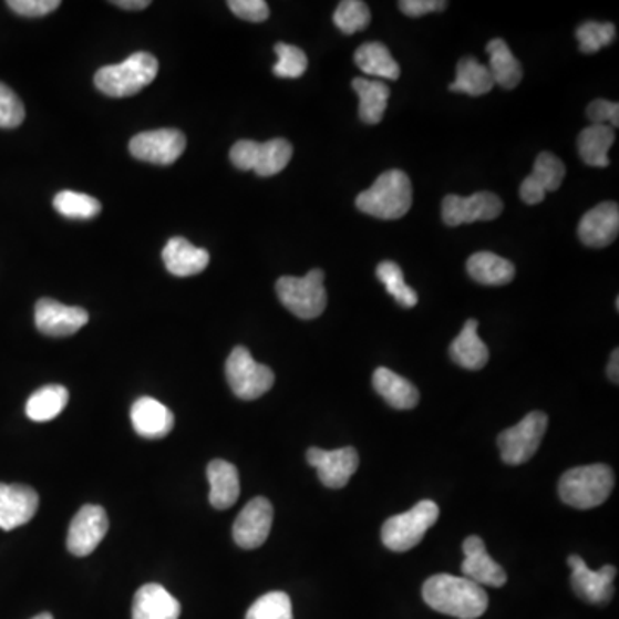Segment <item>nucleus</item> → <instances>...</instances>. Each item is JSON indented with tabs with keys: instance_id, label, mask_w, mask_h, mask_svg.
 Segmentation results:
<instances>
[{
	"instance_id": "1",
	"label": "nucleus",
	"mask_w": 619,
	"mask_h": 619,
	"mask_svg": "<svg viewBox=\"0 0 619 619\" xmlns=\"http://www.w3.org/2000/svg\"><path fill=\"white\" fill-rule=\"evenodd\" d=\"M423 600L434 611L458 619H477L487 611L488 597L484 587L465 577L434 575L423 584Z\"/></svg>"
},
{
	"instance_id": "2",
	"label": "nucleus",
	"mask_w": 619,
	"mask_h": 619,
	"mask_svg": "<svg viewBox=\"0 0 619 619\" xmlns=\"http://www.w3.org/2000/svg\"><path fill=\"white\" fill-rule=\"evenodd\" d=\"M413 188L403 171H385L357 197V208L382 220L401 219L412 208Z\"/></svg>"
},
{
	"instance_id": "3",
	"label": "nucleus",
	"mask_w": 619,
	"mask_h": 619,
	"mask_svg": "<svg viewBox=\"0 0 619 619\" xmlns=\"http://www.w3.org/2000/svg\"><path fill=\"white\" fill-rule=\"evenodd\" d=\"M615 487V474L608 465L577 466L563 475L559 481V496L568 506L577 509H592L608 499Z\"/></svg>"
},
{
	"instance_id": "4",
	"label": "nucleus",
	"mask_w": 619,
	"mask_h": 619,
	"mask_svg": "<svg viewBox=\"0 0 619 619\" xmlns=\"http://www.w3.org/2000/svg\"><path fill=\"white\" fill-rule=\"evenodd\" d=\"M158 73V61L148 52H135L116 66L96 71L95 86L114 99L136 95L151 85Z\"/></svg>"
},
{
	"instance_id": "5",
	"label": "nucleus",
	"mask_w": 619,
	"mask_h": 619,
	"mask_svg": "<svg viewBox=\"0 0 619 619\" xmlns=\"http://www.w3.org/2000/svg\"><path fill=\"white\" fill-rule=\"evenodd\" d=\"M323 279L326 274L320 269H312L303 277H281L276 285L277 297L298 319H317L328 307V291Z\"/></svg>"
},
{
	"instance_id": "6",
	"label": "nucleus",
	"mask_w": 619,
	"mask_h": 619,
	"mask_svg": "<svg viewBox=\"0 0 619 619\" xmlns=\"http://www.w3.org/2000/svg\"><path fill=\"white\" fill-rule=\"evenodd\" d=\"M439 518L437 504L434 501H420L410 512L391 516L382 527V543L394 553H406L422 543L429 528L434 527Z\"/></svg>"
},
{
	"instance_id": "7",
	"label": "nucleus",
	"mask_w": 619,
	"mask_h": 619,
	"mask_svg": "<svg viewBox=\"0 0 619 619\" xmlns=\"http://www.w3.org/2000/svg\"><path fill=\"white\" fill-rule=\"evenodd\" d=\"M226 378L235 396L239 400L254 401L262 398L272 389L276 375L262 363L255 362L250 351L236 347L226 362Z\"/></svg>"
},
{
	"instance_id": "8",
	"label": "nucleus",
	"mask_w": 619,
	"mask_h": 619,
	"mask_svg": "<svg viewBox=\"0 0 619 619\" xmlns=\"http://www.w3.org/2000/svg\"><path fill=\"white\" fill-rule=\"evenodd\" d=\"M547 415L543 412H532L515 427L501 432L497 444H499L501 458L508 465H524L537 453L544 434L547 431Z\"/></svg>"
},
{
	"instance_id": "9",
	"label": "nucleus",
	"mask_w": 619,
	"mask_h": 619,
	"mask_svg": "<svg viewBox=\"0 0 619 619\" xmlns=\"http://www.w3.org/2000/svg\"><path fill=\"white\" fill-rule=\"evenodd\" d=\"M503 200L493 192H478L472 197L447 195L443 200V220L450 227L493 220L503 214Z\"/></svg>"
},
{
	"instance_id": "10",
	"label": "nucleus",
	"mask_w": 619,
	"mask_h": 619,
	"mask_svg": "<svg viewBox=\"0 0 619 619\" xmlns=\"http://www.w3.org/2000/svg\"><path fill=\"white\" fill-rule=\"evenodd\" d=\"M568 565L571 568V587L575 594L589 605H608L615 596V578L618 569L606 565L599 571H594L577 554L569 556Z\"/></svg>"
},
{
	"instance_id": "11",
	"label": "nucleus",
	"mask_w": 619,
	"mask_h": 619,
	"mask_svg": "<svg viewBox=\"0 0 619 619\" xmlns=\"http://www.w3.org/2000/svg\"><path fill=\"white\" fill-rule=\"evenodd\" d=\"M107 530L109 518L105 509L96 504H86L71 522L68 549L76 558H85L101 546Z\"/></svg>"
},
{
	"instance_id": "12",
	"label": "nucleus",
	"mask_w": 619,
	"mask_h": 619,
	"mask_svg": "<svg viewBox=\"0 0 619 619\" xmlns=\"http://www.w3.org/2000/svg\"><path fill=\"white\" fill-rule=\"evenodd\" d=\"M186 151V136L177 130H155L140 133L130 142V152L138 161L169 166Z\"/></svg>"
},
{
	"instance_id": "13",
	"label": "nucleus",
	"mask_w": 619,
	"mask_h": 619,
	"mask_svg": "<svg viewBox=\"0 0 619 619\" xmlns=\"http://www.w3.org/2000/svg\"><path fill=\"white\" fill-rule=\"evenodd\" d=\"M307 462L317 470L320 482L326 487L341 488L357 474L360 456L354 447H341L336 451L310 447L307 451Z\"/></svg>"
},
{
	"instance_id": "14",
	"label": "nucleus",
	"mask_w": 619,
	"mask_h": 619,
	"mask_svg": "<svg viewBox=\"0 0 619 619\" xmlns=\"http://www.w3.org/2000/svg\"><path fill=\"white\" fill-rule=\"evenodd\" d=\"M90 317L85 308L68 307L52 298L37 301L35 326L42 334L51 338H66L85 328Z\"/></svg>"
},
{
	"instance_id": "15",
	"label": "nucleus",
	"mask_w": 619,
	"mask_h": 619,
	"mask_svg": "<svg viewBox=\"0 0 619 619\" xmlns=\"http://www.w3.org/2000/svg\"><path fill=\"white\" fill-rule=\"evenodd\" d=\"M272 504L266 497H255L243 508L233 527V539L243 549H257L269 539L272 528Z\"/></svg>"
},
{
	"instance_id": "16",
	"label": "nucleus",
	"mask_w": 619,
	"mask_h": 619,
	"mask_svg": "<svg viewBox=\"0 0 619 619\" xmlns=\"http://www.w3.org/2000/svg\"><path fill=\"white\" fill-rule=\"evenodd\" d=\"M39 494L23 484H0V528L9 532L30 524L39 512Z\"/></svg>"
},
{
	"instance_id": "17",
	"label": "nucleus",
	"mask_w": 619,
	"mask_h": 619,
	"mask_svg": "<svg viewBox=\"0 0 619 619\" xmlns=\"http://www.w3.org/2000/svg\"><path fill=\"white\" fill-rule=\"evenodd\" d=\"M565 176V164L550 152H543L535 161L530 176L525 177L519 186V197L527 205L540 204L547 193L559 189Z\"/></svg>"
},
{
	"instance_id": "18",
	"label": "nucleus",
	"mask_w": 619,
	"mask_h": 619,
	"mask_svg": "<svg viewBox=\"0 0 619 619\" xmlns=\"http://www.w3.org/2000/svg\"><path fill=\"white\" fill-rule=\"evenodd\" d=\"M619 207L612 202H605L587 212L578 224V236L585 247L606 248L618 238Z\"/></svg>"
},
{
	"instance_id": "19",
	"label": "nucleus",
	"mask_w": 619,
	"mask_h": 619,
	"mask_svg": "<svg viewBox=\"0 0 619 619\" xmlns=\"http://www.w3.org/2000/svg\"><path fill=\"white\" fill-rule=\"evenodd\" d=\"M463 553H465V561L462 571L468 580L475 581L481 587H494V589H499L508 581L506 571L488 556L484 540L477 535H472L463 543Z\"/></svg>"
},
{
	"instance_id": "20",
	"label": "nucleus",
	"mask_w": 619,
	"mask_h": 619,
	"mask_svg": "<svg viewBox=\"0 0 619 619\" xmlns=\"http://www.w3.org/2000/svg\"><path fill=\"white\" fill-rule=\"evenodd\" d=\"M132 423L136 434L146 439H161L171 434L174 415L166 404L154 398L143 396L132 406Z\"/></svg>"
},
{
	"instance_id": "21",
	"label": "nucleus",
	"mask_w": 619,
	"mask_h": 619,
	"mask_svg": "<svg viewBox=\"0 0 619 619\" xmlns=\"http://www.w3.org/2000/svg\"><path fill=\"white\" fill-rule=\"evenodd\" d=\"M162 260L173 276H197L207 269L210 255L205 248L193 247L185 238H173L162 250Z\"/></svg>"
},
{
	"instance_id": "22",
	"label": "nucleus",
	"mask_w": 619,
	"mask_h": 619,
	"mask_svg": "<svg viewBox=\"0 0 619 619\" xmlns=\"http://www.w3.org/2000/svg\"><path fill=\"white\" fill-rule=\"evenodd\" d=\"M182 606L162 585L146 584L133 599V619H179Z\"/></svg>"
},
{
	"instance_id": "23",
	"label": "nucleus",
	"mask_w": 619,
	"mask_h": 619,
	"mask_svg": "<svg viewBox=\"0 0 619 619\" xmlns=\"http://www.w3.org/2000/svg\"><path fill=\"white\" fill-rule=\"evenodd\" d=\"M208 484H210L212 506L216 509L231 508L239 497V474L233 463L214 460L207 466Z\"/></svg>"
},
{
	"instance_id": "24",
	"label": "nucleus",
	"mask_w": 619,
	"mask_h": 619,
	"mask_svg": "<svg viewBox=\"0 0 619 619\" xmlns=\"http://www.w3.org/2000/svg\"><path fill=\"white\" fill-rule=\"evenodd\" d=\"M450 357L456 365L466 370H481L487 365L491 354L484 341L478 338L477 320H466L465 328L451 343Z\"/></svg>"
},
{
	"instance_id": "25",
	"label": "nucleus",
	"mask_w": 619,
	"mask_h": 619,
	"mask_svg": "<svg viewBox=\"0 0 619 619\" xmlns=\"http://www.w3.org/2000/svg\"><path fill=\"white\" fill-rule=\"evenodd\" d=\"M373 389L396 410L415 409L420 401L419 389L393 370L379 367L373 372Z\"/></svg>"
},
{
	"instance_id": "26",
	"label": "nucleus",
	"mask_w": 619,
	"mask_h": 619,
	"mask_svg": "<svg viewBox=\"0 0 619 619\" xmlns=\"http://www.w3.org/2000/svg\"><path fill=\"white\" fill-rule=\"evenodd\" d=\"M470 277L478 285L506 286L515 279L516 269L513 262L491 251H478L466 262Z\"/></svg>"
},
{
	"instance_id": "27",
	"label": "nucleus",
	"mask_w": 619,
	"mask_h": 619,
	"mask_svg": "<svg viewBox=\"0 0 619 619\" xmlns=\"http://www.w3.org/2000/svg\"><path fill=\"white\" fill-rule=\"evenodd\" d=\"M488 73L493 76L494 85L503 86L504 90H513L519 85L524 78V68L518 59L512 54L508 43L503 39H494L487 43Z\"/></svg>"
},
{
	"instance_id": "28",
	"label": "nucleus",
	"mask_w": 619,
	"mask_h": 619,
	"mask_svg": "<svg viewBox=\"0 0 619 619\" xmlns=\"http://www.w3.org/2000/svg\"><path fill=\"white\" fill-rule=\"evenodd\" d=\"M351 85L360 99L358 112H360L362 123L370 124V126L381 123L385 109H388L389 96H391L389 86L382 81L367 80V78H354Z\"/></svg>"
},
{
	"instance_id": "29",
	"label": "nucleus",
	"mask_w": 619,
	"mask_h": 619,
	"mask_svg": "<svg viewBox=\"0 0 619 619\" xmlns=\"http://www.w3.org/2000/svg\"><path fill=\"white\" fill-rule=\"evenodd\" d=\"M615 143V132L609 124H592L578 136L581 161L590 167H608L609 151Z\"/></svg>"
},
{
	"instance_id": "30",
	"label": "nucleus",
	"mask_w": 619,
	"mask_h": 619,
	"mask_svg": "<svg viewBox=\"0 0 619 619\" xmlns=\"http://www.w3.org/2000/svg\"><path fill=\"white\" fill-rule=\"evenodd\" d=\"M354 62L369 76L396 81L401 74L400 64L394 61L388 47L381 42H369L358 47V51L354 52Z\"/></svg>"
},
{
	"instance_id": "31",
	"label": "nucleus",
	"mask_w": 619,
	"mask_h": 619,
	"mask_svg": "<svg viewBox=\"0 0 619 619\" xmlns=\"http://www.w3.org/2000/svg\"><path fill=\"white\" fill-rule=\"evenodd\" d=\"M70 401L64 385L51 384L31 394L27 403V416L33 422H51L61 415Z\"/></svg>"
},
{
	"instance_id": "32",
	"label": "nucleus",
	"mask_w": 619,
	"mask_h": 619,
	"mask_svg": "<svg viewBox=\"0 0 619 619\" xmlns=\"http://www.w3.org/2000/svg\"><path fill=\"white\" fill-rule=\"evenodd\" d=\"M494 89V80L487 66L475 58L460 59L456 66V80L450 85L451 92L466 93L470 96H481Z\"/></svg>"
},
{
	"instance_id": "33",
	"label": "nucleus",
	"mask_w": 619,
	"mask_h": 619,
	"mask_svg": "<svg viewBox=\"0 0 619 619\" xmlns=\"http://www.w3.org/2000/svg\"><path fill=\"white\" fill-rule=\"evenodd\" d=\"M292 158V145L285 138H274L257 143L251 171L258 176L269 177L281 173Z\"/></svg>"
},
{
	"instance_id": "34",
	"label": "nucleus",
	"mask_w": 619,
	"mask_h": 619,
	"mask_svg": "<svg viewBox=\"0 0 619 619\" xmlns=\"http://www.w3.org/2000/svg\"><path fill=\"white\" fill-rule=\"evenodd\" d=\"M54 208L68 219H93L101 214L102 205L96 198L90 197L85 193L64 189L55 195Z\"/></svg>"
},
{
	"instance_id": "35",
	"label": "nucleus",
	"mask_w": 619,
	"mask_h": 619,
	"mask_svg": "<svg viewBox=\"0 0 619 619\" xmlns=\"http://www.w3.org/2000/svg\"><path fill=\"white\" fill-rule=\"evenodd\" d=\"M379 281L385 286L389 295L404 308H413L419 303V295L415 289L404 282L403 270L393 260H384L378 267Z\"/></svg>"
},
{
	"instance_id": "36",
	"label": "nucleus",
	"mask_w": 619,
	"mask_h": 619,
	"mask_svg": "<svg viewBox=\"0 0 619 619\" xmlns=\"http://www.w3.org/2000/svg\"><path fill=\"white\" fill-rule=\"evenodd\" d=\"M332 20L344 35H354L358 31H363L369 27L372 14H370L369 6L362 0H343L336 9Z\"/></svg>"
},
{
	"instance_id": "37",
	"label": "nucleus",
	"mask_w": 619,
	"mask_h": 619,
	"mask_svg": "<svg viewBox=\"0 0 619 619\" xmlns=\"http://www.w3.org/2000/svg\"><path fill=\"white\" fill-rule=\"evenodd\" d=\"M274 51L277 54V62L272 71L277 78H301L308 68V58L300 47L288 45V43H276Z\"/></svg>"
},
{
	"instance_id": "38",
	"label": "nucleus",
	"mask_w": 619,
	"mask_h": 619,
	"mask_svg": "<svg viewBox=\"0 0 619 619\" xmlns=\"http://www.w3.org/2000/svg\"><path fill=\"white\" fill-rule=\"evenodd\" d=\"M577 40L584 54H596L602 47L611 45L616 40V27L612 23L587 21L577 30Z\"/></svg>"
},
{
	"instance_id": "39",
	"label": "nucleus",
	"mask_w": 619,
	"mask_h": 619,
	"mask_svg": "<svg viewBox=\"0 0 619 619\" xmlns=\"http://www.w3.org/2000/svg\"><path fill=\"white\" fill-rule=\"evenodd\" d=\"M247 619H292V605L288 594L269 592L255 600Z\"/></svg>"
},
{
	"instance_id": "40",
	"label": "nucleus",
	"mask_w": 619,
	"mask_h": 619,
	"mask_svg": "<svg viewBox=\"0 0 619 619\" xmlns=\"http://www.w3.org/2000/svg\"><path fill=\"white\" fill-rule=\"evenodd\" d=\"M27 116L23 102L8 85L0 83V127L12 130L20 126Z\"/></svg>"
},
{
	"instance_id": "41",
	"label": "nucleus",
	"mask_w": 619,
	"mask_h": 619,
	"mask_svg": "<svg viewBox=\"0 0 619 619\" xmlns=\"http://www.w3.org/2000/svg\"><path fill=\"white\" fill-rule=\"evenodd\" d=\"M229 9L241 20L250 23H262L269 18V4L264 0H229Z\"/></svg>"
},
{
	"instance_id": "42",
	"label": "nucleus",
	"mask_w": 619,
	"mask_h": 619,
	"mask_svg": "<svg viewBox=\"0 0 619 619\" xmlns=\"http://www.w3.org/2000/svg\"><path fill=\"white\" fill-rule=\"evenodd\" d=\"M9 8L24 18H42L61 8L59 0H9Z\"/></svg>"
},
{
	"instance_id": "43",
	"label": "nucleus",
	"mask_w": 619,
	"mask_h": 619,
	"mask_svg": "<svg viewBox=\"0 0 619 619\" xmlns=\"http://www.w3.org/2000/svg\"><path fill=\"white\" fill-rule=\"evenodd\" d=\"M587 117L592 121V124H612L619 126V105L616 102L609 101H594L587 107ZM611 126V127H612Z\"/></svg>"
},
{
	"instance_id": "44",
	"label": "nucleus",
	"mask_w": 619,
	"mask_h": 619,
	"mask_svg": "<svg viewBox=\"0 0 619 619\" xmlns=\"http://www.w3.org/2000/svg\"><path fill=\"white\" fill-rule=\"evenodd\" d=\"M401 12L410 16V18H420V16L429 14V12H441L447 8L444 0H401Z\"/></svg>"
},
{
	"instance_id": "45",
	"label": "nucleus",
	"mask_w": 619,
	"mask_h": 619,
	"mask_svg": "<svg viewBox=\"0 0 619 619\" xmlns=\"http://www.w3.org/2000/svg\"><path fill=\"white\" fill-rule=\"evenodd\" d=\"M255 145H257V142H251V140H241V142L233 145L229 158H231L233 166L236 169L251 171V167H254Z\"/></svg>"
},
{
	"instance_id": "46",
	"label": "nucleus",
	"mask_w": 619,
	"mask_h": 619,
	"mask_svg": "<svg viewBox=\"0 0 619 619\" xmlns=\"http://www.w3.org/2000/svg\"><path fill=\"white\" fill-rule=\"evenodd\" d=\"M112 4L116 8L126 9V11H142V9L151 6V0H116Z\"/></svg>"
},
{
	"instance_id": "47",
	"label": "nucleus",
	"mask_w": 619,
	"mask_h": 619,
	"mask_svg": "<svg viewBox=\"0 0 619 619\" xmlns=\"http://www.w3.org/2000/svg\"><path fill=\"white\" fill-rule=\"evenodd\" d=\"M619 351L615 350L612 351L611 354V360H609V365H608V375L609 379H611V382H615V384H618V379H619Z\"/></svg>"
},
{
	"instance_id": "48",
	"label": "nucleus",
	"mask_w": 619,
	"mask_h": 619,
	"mask_svg": "<svg viewBox=\"0 0 619 619\" xmlns=\"http://www.w3.org/2000/svg\"><path fill=\"white\" fill-rule=\"evenodd\" d=\"M31 619H54V616L51 612H42V615L35 616V618Z\"/></svg>"
}]
</instances>
